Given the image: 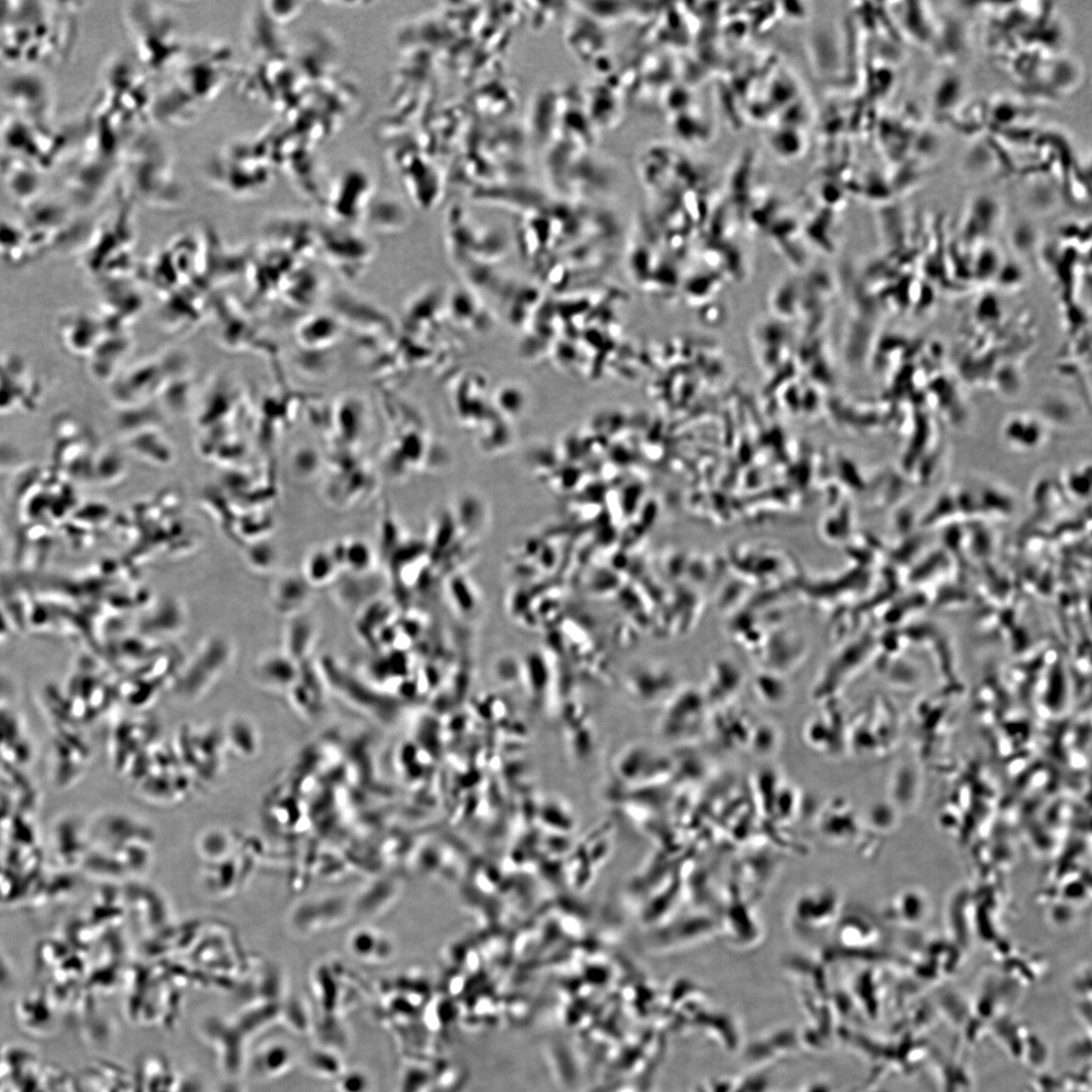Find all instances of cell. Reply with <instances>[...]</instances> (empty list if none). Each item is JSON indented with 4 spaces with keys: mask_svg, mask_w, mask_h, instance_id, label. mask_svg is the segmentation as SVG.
<instances>
[{
    "mask_svg": "<svg viewBox=\"0 0 1092 1092\" xmlns=\"http://www.w3.org/2000/svg\"><path fill=\"white\" fill-rule=\"evenodd\" d=\"M259 682L269 689H292L299 678L296 662L286 654L269 655L256 668Z\"/></svg>",
    "mask_w": 1092,
    "mask_h": 1092,
    "instance_id": "obj_1",
    "label": "cell"
},
{
    "mask_svg": "<svg viewBox=\"0 0 1092 1092\" xmlns=\"http://www.w3.org/2000/svg\"><path fill=\"white\" fill-rule=\"evenodd\" d=\"M309 576L315 584H326L331 581L338 566L332 554H315L309 562Z\"/></svg>",
    "mask_w": 1092,
    "mask_h": 1092,
    "instance_id": "obj_3",
    "label": "cell"
},
{
    "mask_svg": "<svg viewBox=\"0 0 1092 1092\" xmlns=\"http://www.w3.org/2000/svg\"><path fill=\"white\" fill-rule=\"evenodd\" d=\"M342 564L355 572L366 571L373 559L367 544L359 541L349 542L341 549Z\"/></svg>",
    "mask_w": 1092,
    "mask_h": 1092,
    "instance_id": "obj_2",
    "label": "cell"
}]
</instances>
